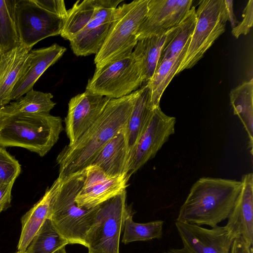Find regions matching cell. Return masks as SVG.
<instances>
[{
	"label": "cell",
	"mask_w": 253,
	"mask_h": 253,
	"mask_svg": "<svg viewBox=\"0 0 253 253\" xmlns=\"http://www.w3.org/2000/svg\"><path fill=\"white\" fill-rule=\"evenodd\" d=\"M137 90L117 99H111L94 123L72 145L58 155V176L64 178L84 170L99 150L124 127L132 113Z\"/></svg>",
	"instance_id": "6da1fadb"
},
{
	"label": "cell",
	"mask_w": 253,
	"mask_h": 253,
	"mask_svg": "<svg viewBox=\"0 0 253 253\" xmlns=\"http://www.w3.org/2000/svg\"><path fill=\"white\" fill-rule=\"evenodd\" d=\"M241 181L202 177L192 186L176 221L213 227L227 219L241 190Z\"/></svg>",
	"instance_id": "7a4b0ae2"
},
{
	"label": "cell",
	"mask_w": 253,
	"mask_h": 253,
	"mask_svg": "<svg viewBox=\"0 0 253 253\" xmlns=\"http://www.w3.org/2000/svg\"><path fill=\"white\" fill-rule=\"evenodd\" d=\"M62 122L50 113L0 115V146L20 147L43 157L58 141Z\"/></svg>",
	"instance_id": "3957f363"
},
{
	"label": "cell",
	"mask_w": 253,
	"mask_h": 253,
	"mask_svg": "<svg viewBox=\"0 0 253 253\" xmlns=\"http://www.w3.org/2000/svg\"><path fill=\"white\" fill-rule=\"evenodd\" d=\"M84 169L64 178L55 195L49 217L69 244L86 247L85 238L92 224L99 206L86 209L79 207L75 197L84 178Z\"/></svg>",
	"instance_id": "277c9868"
},
{
	"label": "cell",
	"mask_w": 253,
	"mask_h": 253,
	"mask_svg": "<svg viewBox=\"0 0 253 253\" xmlns=\"http://www.w3.org/2000/svg\"><path fill=\"white\" fill-rule=\"evenodd\" d=\"M149 0H134L118 6L112 25L94 62L96 68L132 52L138 40L136 33L145 18Z\"/></svg>",
	"instance_id": "5b68a950"
},
{
	"label": "cell",
	"mask_w": 253,
	"mask_h": 253,
	"mask_svg": "<svg viewBox=\"0 0 253 253\" xmlns=\"http://www.w3.org/2000/svg\"><path fill=\"white\" fill-rule=\"evenodd\" d=\"M196 15V25L176 75L193 67L225 31L224 0H200Z\"/></svg>",
	"instance_id": "8992f818"
},
{
	"label": "cell",
	"mask_w": 253,
	"mask_h": 253,
	"mask_svg": "<svg viewBox=\"0 0 253 253\" xmlns=\"http://www.w3.org/2000/svg\"><path fill=\"white\" fill-rule=\"evenodd\" d=\"M128 209L126 190L99 206L85 238L88 253H119L120 236Z\"/></svg>",
	"instance_id": "52a82bcc"
},
{
	"label": "cell",
	"mask_w": 253,
	"mask_h": 253,
	"mask_svg": "<svg viewBox=\"0 0 253 253\" xmlns=\"http://www.w3.org/2000/svg\"><path fill=\"white\" fill-rule=\"evenodd\" d=\"M143 83L132 52L96 68L85 91L117 99L137 90Z\"/></svg>",
	"instance_id": "ba28073f"
},
{
	"label": "cell",
	"mask_w": 253,
	"mask_h": 253,
	"mask_svg": "<svg viewBox=\"0 0 253 253\" xmlns=\"http://www.w3.org/2000/svg\"><path fill=\"white\" fill-rule=\"evenodd\" d=\"M14 16L21 44L33 46L61 34L66 18L51 12L34 0H14Z\"/></svg>",
	"instance_id": "9c48e42d"
},
{
	"label": "cell",
	"mask_w": 253,
	"mask_h": 253,
	"mask_svg": "<svg viewBox=\"0 0 253 253\" xmlns=\"http://www.w3.org/2000/svg\"><path fill=\"white\" fill-rule=\"evenodd\" d=\"M175 118L155 108L150 120L138 140L129 160L127 175L131 174L153 158L169 137L175 132Z\"/></svg>",
	"instance_id": "30bf717a"
},
{
	"label": "cell",
	"mask_w": 253,
	"mask_h": 253,
	"mask_svg": "<svg viewBox=\"0 0 253 253\" xmlns=\"http://www.w3.org/2000/svg\"><path fill=\"white\" fill-rule=\"evenodd\" d=\"M123 0H99L95 11L84 28L70 41L77 56L96 54L112 25L114 12Z\"/></svg>",
	"instance_id": "8fae6325"
},
{
	"label": "cell",
	"mask_w": 253,
	"mask_h": 253,
	"mask_svg": "<svg viewBox=\"0 0 253 253\" xmlns=\"http://www.w3.org/2000/svg\"><path fill=\"white\" fill-rule=\"evenodd\" d=\"M83 185L75 197L80 208H94L126 190L129 176L127 174L110 177L95 165L85 169Z\"/></svg>",
	"instance_id": "7c38bea8"
},
{
	"label": "cell",
	"mask_w": 253,
	"mask_h": 253,
	"mask_svg": "<svg viewBox=\"0 0 253 253\" xmlns=\"http://www.w3.org/2000/svg\"><path fill=\"white\" fill-rule=\"evenodd\" d=\"M193 2L192 0H149L147 13L136 33L137 40L164 34L178 26Z\"/></svg>",
	"instance_id": "4fadbf2b"
},
{
	"label": "cell",
	"mask_w": 253,
	"mask_h": 253,
	"mask_svg": "<svg viewBox=\"0 0 253 253\" xmlns=\"http://www.w3.org/2000/svg\"><path fill=\"white\" fill-rule=\"evenodd\" d=\"M110 99L86 91L70 99L64 120L68 145L75 143L94 123Z\"/></svg>",
	"instance_id": "5bb4252c"
},
{
	"label": "cell",
	"mask_w": 253,
	"mask_h": 253,
	"mask_svg": "<svg viewBox=\"0 0 253 253\" xmlns=\"http://www.w3.org/2000/svg\"><path fill=\"white\" fill-rule=\"evenodd\" d=\"M183 247L192 253H230L234 239L225 226L207 229L200 225L175 222Z\"/></svg>",
	"instance_id": "9a60e30c"
},
{
	"label": "cell",
	"mask_w": 253,
	"mask_h": 253,
	"mask_svg": "<svg viewBox=\"0 0 253 253\" xmlns=\"http://www.w3.org/2000/svg\"><path fill=\"white\" fill-rule=\"evenodd\" d=\"M241 190L228 217L225 226L234 239L242 237L253 245V174L243 175Z\"/></svg>",
	"instance_id": "2e32d148"
},
{
	"label": "cell",
	"mask_w": 253,
	"mask_h": 253,
	"mask_svg": "<svg viewBox=\"0 0 253 253\" xmlns=\"http://www.w3.org/2000/svg\"><path fill=\"white\" fill-rule=\"evenodd\" d=\"M32 48L21 44L0 57V107L12 101L13 89L30 65Z\"/></svg>",
	"instance_id": "e0dca14e"
},
{
	"label": "cell",
	"mask_w": 253,
	"mask_h": 253,
	"mask_svg": "<svg viewBox=\"0 0 253 253\" xmlns=\"http://www.w3.org/2000/svg\"><path fill=\"white\" fill-rule=\"evenodd\" d=\"M66 48L57 43L30 51V63L21 78L15 85L12 94V101L18 99L33 89L40 77L64 54Z\"/></svg>",
	"instance_id": "ac0fdd59"
},
{
	"label": "cell",
	"mask_w": 253,
	"mask_h": 253,
	"mask_svg": "<svg viewBox=\"0 0 253 253\" xmlns=\"http://www.w3.org/2000/svg\"><path fill=\"white\" fill-rule=\"evenodd\" d=\"M126 125L99 150L89 165L98 167L110 177L127 175L129 154Z\"/></svg>",
	"instance_id": "d6986e66"
},
{
	"label": "cell",
	"mask_w": 253,
	"mask_h": 253,
	"mask_svg": "<svg viewBox=\"0 0 253 253\" xmlns=\"http://www.w3.org/2000/svg\"><path fill=\"white\" fill-rule=\"evenodd\" d=\"M181 22L164 34L137 41L132 54L138 66L143 83H147L152 77L162 51L179 32Z\"/></svg>",
	"instance_id": "ffe728a7"
},
{
	"label": "cell",
	"mask_w": 253,
	"mask_h": 253,
	"mask_svg": "<svg viewBox=\"0 0 253 253\" xmlns=\"http://www.w3.org/2000/svg\"><path fill=\"white\" fill-rule=\"evenodd\" d=\"M62 178L58 177L43 196L21 218V232L17 245L18 251H25L34 237L49 217L53 199L61 184Z\"/></svg>",
	"instance_id": "44dd1931"
},
{
	"label": "cell",
	"mask_w": 253,
	"mask_h": 253,
	"mask_svg": "<svg viewBox=\"0 0 253 253\" xmlns=\"http://www.w3.org/2000/svg\"><path fill=\"white\" fill-rule=\"evenodd\" d=\"M137 91L133 108L126 126L129 162L138 140L148 125L155 108L150 103L151 91L147 84Z\"/></svg>",
	"instance_id": "7402d4cb"
},
{
	"label": "cell",
	"mask_w": 253,
	"mask_h": 253,
	"mask_svg": "<svg viewBox=\"0 0 253 253\" xmlns=\"http://www.w3.org/2000/svg\"><path fill=\"white\" fill-rule=\"evenodd\" d=\"M230 101L234 115L238 116L249 139V148L253 155V80L246 81L231 90Z\"/></svg>",
	"instance_id": "603a6c76"
},
{
	"label": "cell",
	"mask_w": 253,
	"mask_h": 253,
	"mask_svg": "<svg viewBox=\"0 0 253 253\" xmlns=\"http://www.w3.org/2000/svg\"><path fill=\"white\" fill-rule=\"evenodd\" d=\"M190 38L180 52L157 65L152 77L146 83L150 89V103L153 108L160 106L161 97L169 83L176 75L188 46Z\"/></svg>",
	"instance_id": "cb8c5ba5"
},
{
	"label": "cell",
	"mask_w": 253,
	"mask_h": 253,
	"mask_svg": "<svg viewBox=\"0 0 253 253\" xmlns=\"http://www.w3.org/2000/svg\"><path fill=\"white\" fill-rule=\"evenodd\" d=\"M50 93L32 89L18 99L1 107L0 115L49 113L56 103Z\"/></svg>",
	"instance_id": "d4e9b609"
},
{
	"label": "cell",
	"mask_w": 253,
	"mask_h": 253,
	"mask_svg": "<svg viewBox=\"0 0 253 253\" xmlns=\"http://www.w3.org/2000/svg\"><path fill=\"white\" fill-rule=\"evenodd\" d=\"M14 6V0H0V57L21 44Z\"/></svg>",
	"instance_id": "484cf974"
},
{
	"label": "cell",
	"mask_w": 253,
	"mask_h": 253,
	"mask_svg": "<svg viewBox=\"0 0 253 253\" xmlns=\"http://www.w3.org/2000/svg\"><path fill=\"white\" fill-rule=\"evenodd\" d=\"M98 1L84 0L76 1L71 8L67 10L61 36L69 41L73 39L91 17Z\"/></svg>",
	"instance_id": "4316f807"
},
{
	"label": "cell",
	"mask_w": 253,
	"mask_h": 253,
	"mask_svg": "<svg viewBox=\"0 0 253 253\" xmlns=\"http://www.w3.org/2000/svg\"><path fill=\"white\" fill-rule=\"evenodd\" d=\"M69 244L47 217L27 249L30 253H55Z\"/></svg>",
	"instance_id": "83f0119b"
},
{
	"label": "cell",
	"mask_w": 253,
	"mask_h": 253,
	"mask_svg": "<svg viewBox=\"0 0 253 253\" xmlns=\"http://www.w3.org/2000/svg\"><path fill=\"white\" fill-rule=\"evenodd\" d=\"M163 220L138 223L132 220V213L127 211L124 223V235L122 242L127 244L132 242L160 239L163 234Z\"/></svg>",
	"instance_id": "f1b7e54d"
},
{
	"label": "cell",
	"mask_w": 253,
	"mask_h": 253,
	"mask_svg": "<svg viewBox=\"0 0 253 253\" xmlns=\"http://www.w3.org/2000/svg\"><path fill=\"white\" fill-rule=\"evenodd\" d=\"M196 21L195 6H192L182 20L179 32L162 51L158 64L182 50L193 33Z\"/></svg>",
	"instance_id": "f546056e"
},
{
	"label": "cell",
	"mask_w": 253,
	"mask_h": 253,
	"mask_svg": "<svg viewBox=\"0 0 253 253\" xmlns=\"http://www.w3.org/2000/svg\"><path fill=\"white\" fill-rule=\"evenodd\" d=\"M21 170L19 162L4 147L0 146V185L14 182Z\"/></svg>",
	"instance_id": "4dcf8cb0"
},
{
	"label": "cell",
	"mask_w": 253,
	"mask_h": 253,
	"mask_svg": "<svg viewBox=\"0 0 253 253\" xmlns=\"http://www.w3.org/2000/svg\"><path fill=\"white\" fill-rule=\"evenodd\" d=\"M253 24V0H250L243 13V19L231 31L232 34L238 39L241 35L248 34Z\"/></svg>",
	"instance_id": "1f68e13d"
},
{
	"label": "cell",
	"mask_w": 253,
	"mask_h": 253,
	"mask_svg": "<svg viewBox=\"0 0 253 253\" xmlns=\"http://www.w3.org/2000/svg\"><path fill=\"white\" fill-rule=\"evenodd\" d=\"M34 1L43 8L66 18L67 10L65 2L62 0H34Z\"/></svg>",
	"instance_id": "d6a6232c"
},
{
	"label": "cell",
	"mask_w": 253,
	"mask_h": 253,
	"mask_svg": "<svg viewBox=\"0 0 253 253\" xmlns=\"http://www.w3.org/2000/svg\"><path fill=\"white\" fill-rule=\"evenodd\" d=\"M14 183L0 185V213L11 207V191Z\"/></svg>",
	"instance_id": "836d02e7"
},
{
	"label": "cell",
	"mask_w": 253,
	"mask_h": 253,
	"mask_svg": "<svg viewBox=\"0 0 253 253\" xmlns=\"http://www.w3.org/2000/svg\"><path fill=\"white\" fill-rule=\"evenodd\" d=\"M230 253H253V246L249 245L242 237H239L234 240Z\"/></svg>",
	"instance_id": "e575fe53"
},
{
	"label": "cell",
	"mask_w": 253,
	"mask_h": 253,
	"mask_svg": "<svg viewBox=\"0 0 253 253\" xmlns=\"http://www.w3.org/2000/svg\"><path fill=\"white\" fill-rule=\"evenodd\" d=\"M225 12L228 18V21H229L232 28H234L238 23L236 20L233 8V1L224 0Z\"/></svg>",
	"instance_id": "d590c367"
},
{
	"label": "cell",
	"mask_w": 253,
	"mask_h": 253,
	"mask_svg": "<svg viewBox=\"0 0 253 253\" xmlns=\"http://www.w3.org/2000/svg\"><path fill=\"white\" fill-rule=\"evenodd\" d=\"M164 253H192L185 248L181 249H170Z\"/></svg>",
	"instance_id": "8d00e7d4"
},
{
	"label": "cell",
	"mask_w": 253,
	"mask_h": 253,
	"mask_svg": "<svg viewBox=\"0 0 253 253\" xmlns=\"http://www.w3.org/2000/svg\"><path fill=\"white\" fill-rule=\"evenodd\" d=\"M55 253H67L66 250H65V247H63L57 251Z\"/></svg>",
	"instance_id": "74e56055"
},
{
	"label": "cell",
	"mask_w": 253,
	"mask_h": 253,
	"mask_svg": "<svg viewBox=\"0 0 253 253\" xmlns=\"http://www.w3.org/2000/svg\"><path fill=\"white\" fill-rule=\"evenodd\" d=\"M14 253H30L29 252H28L27 250L25 251H17Z\"/></svg>",
	"instance_id": "f35d334b"
},
{
	"label": "cell",
	"mask_w": 253,
	"mask_h": 253,
	"mask_svg": "<svg viewBox=\"0 0 253 253\" xmlns=\"http://www.w3.org/2000/svg\"></svg>",
	"instance_id": "ab89813d"
}]
</instances>
